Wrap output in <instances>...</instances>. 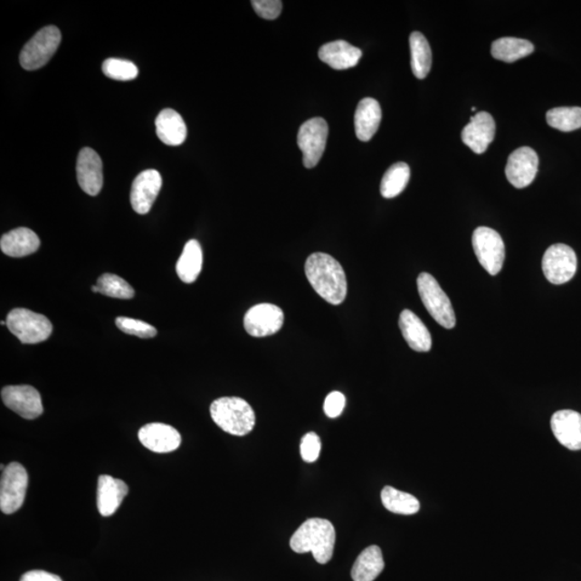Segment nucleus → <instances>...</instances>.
I'll return each mask as SVG.
<instances>
[{
    "label": "nucleus",
    "instance_id": "obj_21",
    "mask_svg": "<svg viewBox=\"0 0 581 581\" xmlns=\"http://www.w3.org/2000/svg\"><path fill=\"white\" fill-rule=\"evenodd\" d=\"M39 247L40 239L37 233L27 227L10 231L0 239V249L10 258H24L35 253Z\"/></svg>",
    "mask_w": 581,
    "mask_h": 581
},
{
    "label": "nucleus",
    "instance_id": "obj_14",
    "mask_svg": "<svg viewBox=\"0 0 581 581\" xmlns=\"http://www.w3.org/2000/svg\"><path fill=\"white\" fill-rule=\"evenodd\" d=\"M162 189V176L156 169H148L136 176L130 192L134 212L147 214Z\"/></svg>",
    "mask_w": 581,
    "mask_h": 581
},
{
    "label": "nucleus",
    "instance_id": "obj_17",
    "mask_svg": "<svg viewBox=\"0 0 581 581\" xmlns=\"http://www.w3.org/2000/svg\"><path fill=\"white\" fill-rule=\"evenodd\" d=\"M138 437L142 445L157 453L173 452L181 443L180 433L175 427L164 424L142 426Z\"/></svg>",
    "mask_w": 581,
    "mask_h": 581
},
{
    "label": "nucleus",
    "instance_id": "obj_22",
    "mask_svg": "<svg viewBox=\"0 0 581 581\" xmlns=\"http://www.w3.org/2000/svg\"><path fill=\"white\" fill-rule=\"evenodd\" d=\"M398 326H400L403 338H405L410 348L417 352H429L431 350L432 338L430 330L412 310H405L401 313Z\"/></svg>",
    "mask_w": 581,
    "mask_h": 581
},
{
    "label": "nucleus",
    "instance_id": "obj_16",
    "mask_svg": "<svg viewBox=\"0 0 581 581\" xmlns=\"http://www.w3.org/2000/svg\"><path fill=\"white\" fill-rule=\"evenodd\" d=\"M495 121L488 112H478L462 130V140L471 151L481 155L494 139Z\"/></svg>",
    "mask_w": 581,
    "mask_h": 581
},
{
    "label": "nucleus",
    "instance_id": "obj_39",
    "mask_svg": "<svg viewBox=\"0 0 581 581\" xmlns=\"http://www.w3.org/2000/svg\"><path fill=\"white\" fill-rule=\"evenodd\" d=\"M92 290L94 293H99V288H97V286H93Z\"/></svg>",
    "mask_w": 581,
    "mask_h": 581
},
{
    "label": "nucleus",
    "instance_id": "obj_4",
    "mask_svg": "<svg viewBox=\"0 0 581 581\" xmlns=\"http://www.w3.org/2000/svg\"><path fill=\"white\" fill-rule=\"evenodd\" d=\"M417 284L421 300L433 319L443 328L453 329L457 319H455L452 301L436 279L430 273L421 272Z\"/></svg>",
    "mask_w": 581,
    "mask_h": 581
},
{
    "label": "nucleus",
    "instance_id": "obj_9",
    "mask_svg": "<svg viewBox=\"0 0 581 581\" xmlns=\"http://www.w3.org/2000/svg\"><path fill=\"white\" fill-rule=\"evenodd\" d=\"M329 125L322 118H313L301 125L298 134V145L303 152L306 168L316 167L326 150Z\"/></svg>",
    "mask_w": 581,
    "mask_h": 581
},
{
    "label": "nucleus",
    "instance_id": "obj_26",
    "mask_svg": "<svg viewBox=\"0 0 581 581\" xmlns=\"http://www.w3.org/2000/svg\"><path fill=\"white\" fill-rule=\"evenodd\" d=\"M202 269L203 250L201 243L195 239H192V241L186 243L184 252H182L178 262H176V271L181 281L193 283L196 281Z\"/></svg>",
    "mask_w": 581,
    "mask_h": 581
},
{
    "label": "nucleus",
    "instance_id": "obj_27",
    "mask_svg": "<svg viewBox=\"0 0 581 581\" xmlns=\"http://www.w3.org/2000/svg\"><path fill=\"white\" fill-rule=\"evenodd\" d=\"M534 52V45L526 39L504 37L495 40L491 54L495 60L514 62Z\"/></svg>",
    "mask_w": 581,
    "mask_h": 581
},
{
    "label": "nucleus",
    "instance_id": "obj_23",
    "mask_svg": "<svg viewBox=\"0 0 581 581\" xmlns=\"http://www.w3.org/2000/svg\"><path fill=\"white\" fill-rule=\"evenodd\" d=\"M381 108L374 99L362 100L358 102L355 115V128L357 139L367 142L377 133L381 122Z\"/></svg>",
    "mask_w": 581,
    "mask_h": 581
},
{
    "label": "nucleus",
    "instance_id": "obj_37",
    "mask_svg": "<svg viewBox=\"0 0 581 581\" xmlns=\"http://www.w3.org/2000/svg\"><path fill=\"white\" fill-rule=\"evenodd\" d=\"M346 397L338 391L330 392L324 402V413L329 418H338L344 412Z\"/></svg>",
    "mask_w": 581,
    "mask_h": 581
},
{
    "label": "nucleus",
    "instance_id": "obj_7",
    "mask_svg": "<svg viewBox=\"0 0 581 581\" xmlns=\"http://www.w3.org/2000/svg\"><path fill=\"white\" fill-rule=\"evenodd\" d=\"M471 243L483 269L491 276L498 275L505 261V244L500 233L490 227L481 226L472 233Z\"/></svg>",
    "mask_w": 581,
    "mask_h": 581
},
{
    "label": "nucleus",
    "instance_id": "obj_20",
    "mask_svg": "<svg viewBox=\"0 0 581 581\" xmlns=\"http://www.w3.org/2000/svg\"><path fill=\"white\" fill-rule=\"evenodd\" d=\"M319 58L336 71H346L358 64L362 51L344 40L322 45Z\"/></svg>",
    "mask_w": 581,
    "mask_h": 581
},
{
    "label": "nucleus",
    "instance_id": "obj_12",
    "mask_svg": "<svg viewBox=\"0 0 581 581\" xmlns=\"http://www.w3.org/2000/svg\"><path fill=\"white\" fill-rule=\"evenodd\" d=\"M2 398L5 405L14 410L22 418L33 420L43 413L42 396L33 386H5L2 390Z\"/></svg>",
    "mask_w": 581,
    "mask_h": 581
},
{
    "label": "nucleus",
    "instance_id": "obj_28",
    "mask_svg": "<svg viewBox=\"0 0 581 581\" xmlns=\"http://www.w3.org/2000/svg\"><path fill=\"white\" fill-rule=\"evenodd\" d=\"M410 52H412V70L418 79L429 75L432 67V51L424 33L414 32L409 38Z\"/></svg>",
    "mask_w": 581,
    "mask_h": 581
},
{
    "label": "nucleus",
    "instance_id": "obj_18",
    "mask_svg": "<svg viewBox=\"0 0 581 581\" xmlns=\"http://www.w3.org/2000/svg\"><path fill=\"white\" fill-rule=\"evenodd\" d=\"M551 430L557 442L569 450H581V414L574 410H560L551 418Z\"/></svg>",
    "mask_w": 581,
    "mask_h": 581
},
{
    "label": "nucleus",
    "instance_id": "obj_3",
    "mask_svg": "<svg viewBox=\"0 0 581 581\" xmlns=\"http://www.w3.org/2000/svg\"><path fill=\"white\" fill-rule=\"evenodd\" d=\"M214 424L229 434L244 436L255 426V413L241 397H221L210 406Z\"/></svg>",
    "mask_w": 581,
    "mask_h": 581
},
{
    "label": "nucleus",
    "instance_id": "obj_15",
    "mask_svg": "<svg viewBox=\"0 0 581 581\" xmlns=\"http://www.w3.org/2000/svg\"><path fill=\"white\" fill-rule=\"evenodd\" d=\"M77 179L80 187L90 196L99 195L104 184L102 162L90 148H84L77 159Z\"/></svg>",
    "mask_w": 581,
    "mask_h": 581
},
{
    "label": "nucleus",
    "instance_id": "obj_11",
    "mask_svg": "<svg viewBox=\"0 0 581 581\" xmlns=\"http://www.w3.org/2000/svg\"><path fill=\"white\" fill-rule=\"evenodd\" d=\"M283 311L272 304H259L252 307L244 316L243 326L253 338H266L279 332L283 326Z\"/></svg>",
    "mask_w": 581,
    "mask_h": 581
},
{
    "label": "nucleus",
    "instance_id": "obj_8",
    "mask_svg": "<svg viewBox=\"0 0 581 581\" xmlns=\"http://www.w3.org/2000/svg\"><path fill=\"white\" fill-rule=\"evenodd\" d=\"M28 487L25 467L13 462L5 467L0 482V510L5 515L18 511L24 503Z\"/></svg>",
    "mask_w": 581,
    "mask_h": 581
},
{
    "label": "nucleus",
    "instance_id": "obj_6",
    "mask_svg": "<svg viewBox=\"0 0 581 581\" xmlns=\"http://www.w3.org/2000/svg\"><path fill=\"white\" fill-rule=\"evenodd\" d=\"M62 35L58 27L47 26L40 30L22 49L20 62L26 71L43 67L58 51Z\"/></svg>",
    "mask_w": 581,
    "mask_h": 581
},
{
    "label": "nucleus",
    "instance_id": "obj_1",
    "mask_svg": "<svg viewBox=\"0 0 581 581\" xmlns=\"http://www.w3.org/2000/svg\"><path fill=\"white\" fill-rule=\"evenodd\" d=\"M305 273L313 290L332 305L344 303L347 296V277L343 267L333 256L313 253L306 261Z\"/></svg>",
    "mask_w": 581,
    "mask_h": 581
},
{
    "label": "nucleus",
    "instance_id": "obj_10",
    "mask_svg": "<svg viewBox=\"0 0 581 581\" xmlns=\"http://www.w3.org/2000/svg\"><path fill=\"white\" fill-rule=\"evenodd\" d=\"M543 271L547 281L563 284L575 276L577 271V255L567 244L557 243L547 249L543 258Z\"/></svg>",
    "mask_w": 581,
    "mask_h": 581
},
{
    "label": "nucleus",
    "instance_id": "obj_38",
    "mask_svg": "<svg viewBox=\"0 0 581 581\" xmlns=\"http://www.w3.org/2000/svg\"><path fill=\"white\" fill-rule=\"evenodd\" d=\"M20 581H62L58 575L44 571L27 572L21 577Z\"/></svg>",
    "mask_w": 581,
    "mask_h": 581
},
{
    "label": "nucleus",
    "instance_id": "obj_31",
    "mask_svg": "<svg viewBox=\"0 0 581 581\" xmlns=\"http://www.w3.org/2000/svg\"><path fill=\"white\" fill-rule=\"evenodd\" d=\"M547 123L561 132H573L581 129L580 107H559L547 112Z\"/></svg>",
    "mask_w": 581,
    "mask_h": 581
},
{
    "label": "nucleus",
    "instance_id": "obj_19",
    "mask_svg": "<svg viewBox=\"0 0 581 581\" xmlns=\"http://www.w3.org/2000/svg\"><path fill=\"white\" fill-rule=\"evenodd\" d=\"M129 494L128 484L110 475H101L97 487V509L102 517H110Z\"/></svg>",
    "mask_w": 581,
    "mask_h": 581
},
{
    "label": "nucleus",
    "instance_id": "obj_36",
    "mask_svg": "<svg viewBox=\"0 0 581 581\" xmlns=\"http://www.w3.org/2000/svg\"><path fill=\"white\" fill-rule=\"evenodd\" d=\"M255 13L265 20H276L281 14L282 3L279 0H253Z\"/></svg>",
    "mask_w": 581,
    "mask_h": 581
},
{
    "label": "nucleus",
    "instance_id": "obj_2",
    "mask_svg": "<svg viewBox=\"0 0 581 581\" xmlns=\"http://www.w3.org/2000/svg\"><path fill=\"white\" fill-rule=\"evenodd\" d=\"M336 540L332 523L321 518L305 521L290 540V548L298 554L311 552L316 561L326 564L332 559Z\"/></svg>",
    "mask_w": 581,
    "mask_h": 581
},
{
    "label": "nucleus",
    "instance_id": "obj_29",
    "mask_svg": "<svg viewBox=\"0 0 581 581\" xmlns=\"http://www.w3.org/2000/svg\"><path fill=\"white\" fill-rule=\"evenodd\" d=\"M381 502L385 509L397 515H414L420 510V503L414 495L402 492L392 487L381 491Z\"/></svg>",
    "mask_w": 581,
    "mask_h": 581
},
{
    "label": "nucleus",
    "instance_id": "obj_5",
    "mask_svg": "<svg viewBox=\"0 0 581 581\" xmlns=\"http://www.w3.org/2000/svg\"><path fill=\"white\" fill-rule=\"evenodd\" d=\"M5 326L22 344L27 345L43 343L53 330L52 323L47 317L24 309L11 310Z\"/></svg>",
    "mask_w": 581,
    "mask_h": 581
},
{
    "label": "nucleus",
    "instance_id": "obj_13",
    "mask_svg": "<svg viewBox=\"0 0 581 581\" xmlns=\"http://www.w3.org/2000/svg\"><path fill=\"white\" fill-rule=\"evenodd\" d=\"M538 156L531 148L522 147L511 153L507 161V179L517 189L532 184L538 170Z\"/></svg>",
    "mask_w": 581,
    "mask_h": 581
},
{
    "label": "nucleus",
    "instance_id": "obj_30",
    "mask_svg": "<svg viewBox=\"0 0 581 581\" xmlns=\"http://www.w3.org/2000/svg\"><path fill=\"white\" fill-rule=\"evenodd\" d=\"M410 168L406 163H396L386 170L381 180L380 192L385 198H395L406 189Z\"/></svg>",
    "mask_w": 581,
    "mask_h": 581
},
{
    "label": "nucleus",
    "instance_id": "obj_33",
    "mask_svg": "<svg viewBox=\"0 0 581 581\" xmlns=\"http://www.w3.org/2000/svg\"><path fill=\"white\" fill-rule=\"evenodd\" d=\"M101 70L106 77L117 81H132L138 76V68L134 62L127 60L108 59L102 64Z\"/></svg>",
    "mask_w": 581,
    "mask_h": 581
},
{
    "label": "nucleus",
    "instance_id": "obj_32",
    "mask_svg": "<svg viewBox=\"0 0 581 581\" xmlns=\"http://www.w3.org/2000/svg\"><path fill=\"white\" fill-rule=\"evenodd\" d=\"M99 293L110 298L130 300L134 298L135 290L123 278L112 273H104L96 283Z\"/></svg>",
    "mask_w": 581,
    "mask_h": 581
},
{
    "label": "nucleus",
    "instance_id": "obj_34",
    "mask_svg": "<svg viewBox=\"0 0 581 581\" xmlns=\"http://www.w3.org/2000/svg\"><path fill=\"white\" fill-rule=\"evenodd\" d=\"M116 324L125 334L140 338H152L157 334V329L151 324L132 318L119 317L116 319Z\"/></svg>",
    "mask_w": 581,
    "mask_h": 581
},
{
    "label": "nucleus",
    "instance_id": "obj_25",
    "mask_svg": "<svg viewBox=\"0 0 581 581\" xmlns=\"http://www.w3.org/2000/svg\"><path fill=\"white\" fill-rule=\"evenodd\" d=\"M385 568L383 552L378 546H370L357 557L352 567L353 581H374Z\"/></svg>",
    "mask_w": 581,
    "mask_h": 581
},
{
    "label": "nucleus",
    "instance_id": "obj_35",
    "mask_svg": "<svg viewBox=\"0 0 581 581\" xmlns=\"http://www.w3.org/2000/svg\"><path fill=\"white\" fill-rule=\"evenodd\" d=\"M321 452V441L316 433L310 432L301 438L300 455L307 463H313L319 459Z\"/></svg>",
    "mask_w": 581,
    "mask_h": 581
},
{
    "label": "nucleus",
    "instance_id": "obj_24",
    "mask_svg": "<svg viewBox=\"0 0 581 581\" xmlns=\"http://www.w3.org/2000/svg\"><path fill=\"white\" fill-rule=\"evenodd\" d=\"M157 135L163 144L176 147L184 144L187 136L186 125L178 112L164 110L156 119Z\"/></svg>",
    "mask_w": 581,
    "mask_h": 581
}]
</instances>
